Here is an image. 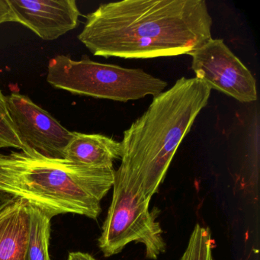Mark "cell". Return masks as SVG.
<instances>
[{
    "instance_id": "1",
    "label": "cell",
    "mask_w": 260,
    "mask_h": 260,
    "mask_svg": "<svg viewBox=\"0 0 260 260\" xmlns=\"http://www.w3.org/2000/svg\"><path fill=\"white\" fill-rule=\"evenodd\" d=\"M212 23L204 0H123L88 15L78 39L106 58L176 57L211 39Z\"/></svg>"
},
{
    "instance_id": "2",
    "label": "cell",
    "mask_w": 260,
    "mask_h": 260,
    "mask_svg": "<svg viewBox=\"0 0 260 260\" xmlns=\"http://www.w3.org/2000/svg\"><path fill=\"white\" fill-rule=\"evenodd\" d=\"M115 173L114 167H85L32 150L0 153V191L24 199L51 219L68 213L97 219Z\"/></svg>"
},
{
    "instance_id": "3",
    "label": "cell",
    "mask_w": 260,
    "mask_h": 260,
    "mask_svg": "<svg viewBox=\"0 0 260 260\" xmlns=\"http://www.w3.org/2000/svg\"><path fill=\"white\" fill-rule=\"evenodd\" d=\"M211 89L203 81L182 77L168 90L153 97L146 112L124 132L119 168L130 173L151 199Z\"/></svg>"
},
{
    "instance_id": "4",
    "label": "cell",
    "mask_w": 260,
    "mask_h": 260,
    "mask_svg": "<svg viewBox=\"0 0 260 260\" xmlns=\"http://www.w3.org/2000/svg\"><path fill=\"white\" fill-rule=\"evenodd\" d=\"M47 81L53 87L74 95L127 103L147 95L156 96L167 83L141 69L98 63L89 59L72 60L57 55L49 60Z\"/></svg>"
},
{
    "instance_id": "5",
    "label": "cell",
    "mask_w": 260,
    "mask_h": 260,
    "mask_svg": "<svg viewBox=\"0 0 260 260\" xmlns=\"http://www.w3.org/2000/svg\"><path fill=\"white\" fill-rule=\"evenodd\" d=\"M112 202L99 239V246L106 257L116 255L132 242L145 247L146 256L157 259L166 252L167 244L157 221L159 208L149 209L151 199L146 196L133 176L115 170Z\"/></svg>"
},
{
    "instance_id": "6",
    "label": "cell",
    "mask_w": 260,
    "mask_h": 260,
    "mask_svg": "<svg viewBox=\"0 0 260 260\" xmlns=\"http://www.w3.org/2000/svg\"><path fill=\"white\" fill-rule=\"evenodd\" d=\"M196 78L240 103L257 100L256 81L249 69L225 45L223 39H211L188 53Z\"/></svg>"
},
{
    "instance_id": "7",
    "label": "cell",
    "mask_w": 260,
    "mask_h": 260,
    "mask_svg": "<svg viewBox=\"0 0 260 260\" xmlns=\"http://www.w3.org/2000/svg\"><path fill=\"white\" fill-rule=\"evenodd\" d=\"M7 101L10 117L26 150L63 159L74 132L63 127L27 95L13 92L7 95Z\"/></svg>"
},
{
    "instance_id": "8",
    "label": "cell",
    "mask_w": 260,
    "mask_h": 260,
    "mask_svg": "<svg viewBox=\"0 0 260 260\" xmlns=\"http://www.w3.org/2000/svg\"><path fill=\"white\" fill-rule=\"evenodd\" d=\"M15 22L46 41L77 28L80 16L75 0H7Z\"/></svg>"
},
{
    "instance_id": "9",
    "label": "cell",
    "mask_w": 260,
    "mask_h": 260,
    "mask_svg": "<svg viewBox=\"0 0 260 260\" xmlns=\"http://www.w3.org/2000/svg\"><path fill=\"white\" fill-rule=\"evenodd\" d=\"M31 215L28 202L15 199L0 211V260H25Z\"/></svg>"
},
{
    "instance_id": "10",
    "label": "cell",
    "mask_w": 260,
    "mask_h": 260,
    "mask_svg": "<svg viewBox=\"0 0 260 260\" xmlns=\"http://www.w3.org/2000/svg\"><path fill=\"white\" fill-rule=\"evenodd\" d=\"M121 142L98 134L74 132L65 150L64 158L71 162L94 168L113 167L121 157Z\"/></svg>"
},
{
    "instance_id": "11",
    "label": "cell",
    "mask_w": 260,
    "mask_h": 260,
    "mask_svg": "<svg viewBox=\"0 0 260 260\" xmlns=\"http://www.w3.org/2000/svg\"><path fill=\"white\" fill-rule=\"evenodd\" d=\"M29 208L31 228L25 260H51L49 242L51 219L32 205H29Z\"/></svg>"
},
{
    "instance_id": "12",
    "label": "cell",
    "mask_w": 260,
    "mask_h": 260,
    "mask_svg": "<svg viewBox=\"0 0 260 260\" xmlns=\"http://www.w3.org/2000/svg\"><path fill=\"white\" fill-rule=\"evenodd\" d=\"M213 240L208 228L197 223L180 260H214Z\"/></svg>"
},
{
    "instance_id": "13",
    "label": "cell",
    "mask_w": 260,
    "mask_h": 260,
    "mask_svg": "<svg viewBox=\"0 0 260 260\" xmlns=\"http://www.w3.org/2000/svg\"><path fill=\"white\" fill-rule=\"evenodd\" d=\"M2 148L26 150L10 117L7 96L0 89V149Z\"/></svg>"
},
{
    "instance_id": "14",
    "label": "cell",
    "mask_w": 260,
    "mask_h": 260,
    "mask_svg": "<svg viewBox=\"0 0 260 260\" xmlns=\"http://www.w3.org/2000/svg\"><path fill=\"white\" fill-rule=\"evenodd\" d=\"M10 22H15L13 12L7 0H0V25Z\"/></svg>"
},
{
    "instance_id": "15",
    "label": "cell",
    "mask_w": 260,
    "mask_h": 260,
    "mask_svg": "<svg viewBox=\"0 0 260 260\" xmlns=\"http://www.w3.org/2000/svg\"><path fill=\"white\" fill-rule=\"evenodd\" d=\"M68 260H95L92 255L86 252H71L68 255Z\"/></svg>"
},
{
    "instance_id": "16",
    "label": "cell",
    "mask_w": 260,
    "mask_h": 260,
    "mask_svg": "<svg viewBox=\"0 0 260 260\" xmlns=\"http://www.w3.org/2000/svg\"><path fill=\"white\" fill-rule=\"evenodd\" d=\"M16 198L13 197L10 194L0 191V211L6 208L9 204L11 203Z\"/></svg>"
}]
</instances>
